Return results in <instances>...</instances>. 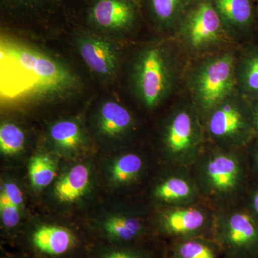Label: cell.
Segmentation results:
<instances>
[{
    "instance_id": "7",
    "label": "cell",
    "mask_w": 258,
    "mask_h": 258,
    "mask_svg": "<svg viewBox=\"0 0 258 258\" xmlns=\"http://www.w3.org/2000/svg\"><path fill=\"white\" fill-rule=\"evenodd\" d=\"M80 55L94 74L111 77L118 69V57L111 42L96 35H86L78 41Z\"/></svg>"
},
{
    "instance_id": "16",
    "label": "cell",
    "mask_w": 258,
    "mask_h": 258,
    "mask_svg": "<svg viewBox=\"0 0 258 258\" xmlns=\"http://www.w3.org/2000/svg\"><path fill=\"white\" fill-rule=\"evenodd\" d=\"M237 81L244 96L258 100V47L249 49L241 60Z\"/></svg>"
},
{
    "instance_id": "3",
    "label": "cell",
    "mask_w": 258,
    "mask_h": 258,
    "mask_svg": "<svg viewBox=\"0 0 258 258\" xmlns=\"http://www.w3.org/2000/svg\"><path fill=\"white\" fill-rule=\"evenodd\" d=\"M237 82L235 57L224 53L205 61L194 74V98L205 111H212L230 97Z\"/></svg>"
},
{
    "instance_id": "15",
    "label": "cell",
    "mask_w": 258,
    "mask_h": 258,
    "mask_svg": "<svg viewBox=\"0 0 258 258\" xmlns=\"http://www.w3.org/2000/svg\"><path fill=\"white\" fill-rule=\"evenodd\" d=\"M103 230L111 242L126 243L138 238L143 231V226L133 217L116 215L104 222Z\"/></svg>"
},
{
    "instance_id": "19",
    "label": "cell",
    "mask_w": 258,
    "mask_h": 258,
    "mask_svg": "<svg viewBox=\"0 0 258 258\" xmlns=\"http://www.w3.org/2000/svg\"><path fill=\"white\" fill-rule=\"evenodd\" d=\"M57 173V166L48 156L37 154L29 164V176L32 186L40 189L52 182Z\"/></svg>"
},
{
    "instance_id": "23",
    "label": "cell",
    "mask_w": 258,
    "mask_h": 258,
    "mask_svg": "<svg viewBox=\"0 0 258 258\" xmlns=\"http://www.w3.org/2000/svg\"><path fill=\"white\" fill-rule=\"evenodd\" d=\"M155 194L157 198L164 201H178L189 196L191 187L184 179L171 178L159 185L156 189Z\"/></svg>"
},
{
    "instance_id": "17",
    "label": "cell",
    "mask_w": 258,
    "mask_h": 258,
    "mask_svg": "<svg viewBox=\"0 0 258 258\" xmlns=\"http://www.w3.org/2000/svg\"><path fill=\"white\" fill-rule=\"evenodd\" d=\"M203 212L195 209L171 211L165 217L168 232L176 235H187L201 228L205 222Z\"/></svg>"
},
{
    "instance_id": "20",
    "label": "cell",
    "mask_w": 258,
    "mask_h": 258,
    "mask_svg": "<svg viewBox=\"0 0 258 258\" xmlns=\"http://www.w3.org/2000/svg\"><path fill=\"white\" fill-rule=\"evenodd\" d=\"M143 161L135 154H127L118 158L113 163L111 170V179L115 184L130 182L140 172Z\"/></svg>"
},
{
    "instance_id": "28",
    "label": "cell",
    "mask_w": 258,
    "mask_h": 258,
    "mask_svg": "<svg viewBox=\"0 0 258 258\" xmlns=\"http://www.w3.org/2000/svg\"><path fill=\"white\" fill-rule=\"evenodd\" d=\"M251 111H252V126L254 132L258 134V100L252 101L251 104Z\"/></svg>"
},
{
    "instance_id": "21",
    "label": "cell",
    "mask_w": 258,
    "mask_h": 258,
    "mask_svg": "<svg viewBox=\"0 0 258 258\" xmlns=\"http://www.w3.org/2000/svg\"><path fill=\"white\" fill-rule=\"evenodd\" d=\"M191 0H150L153 15L159 23L170 25L175 23L187 8Z\"/></svg>"
},
{
    "instance_id": "24",
    "label": "cell",
    "mask_w": 258,
    "mask_h": 258,
    "mask_svg": "<svg viewBox=\"0 0 258 258\" xmlns=\"http://www.w3.org/2000/svg\"><path fill=\"white\" fill-rule=\"evenodd\" d=\"M176 258H216V254L205 242L189 240L179 244L176 249Z\"/></svg>"
},
{
    "instance_id": "27",
    "label": "cell",
    "mask_w": 258,
    "mask_h": 258,
    "mask_svg": "<svg viewBox=\"0 0 258 258\" xmlns=\"http://www.w3.org/2000/svg\"><path fill=\"white\" fill-rule=\"evenodd\" d=\"M96 258H145L144 254L138 251L125 248L107 249L100 252Z\"/></svg>"
},
{
    "instance_id": "1",
    "label": "cell",
    "mask_w": 258,
    "mask_h": 258,
    "mask_svg": "<svg viewBox=\"0 0 258 258\" xmlns=\"http://www.w3.org/2000/svg\"><path fill=\"white\" fill-rule=\"evenodd\" d=\"M64 64L41 51L13 40L0 44V95L5 101L60 97L77 88Z\"/></svg>"
},
{
    "instance_id": "13",
    "label": "cell",
    "mask_w": 258,
    "mask_h": 258,
    "mask_svg": "<svg viewBox=\"0 0 258 258\" xmlns=\"http://www.w3.org/2000/svg\"><path fill=\"white\" fill-rule=\"evenodd\" d=\"M130 112L115 101H107L98 113V128L103 135L113 137L128 130L132 123Z\"/></svg>"
},
{
    "instance_id": "26",
    "label": "cell",
    "mask_w": 258,
    "mask_h": 258,
    "mask_svg": "<svg viewBox=\"0 0 258 258\" xmlns=\"http://www.w3.org/2000/svg\"><path fill=\"white\" fill-rule=\"evenodd\" d=\"M9 203L21 208L23 205V195L15 183L7 182L2 188L1 196Z\"/></svg>"
},
{
    "instance_id": "11",
    "label": "cell",
    "mask_w": 258,
    "mask_h": 258,
    "mask_svg": "<svg viewBox=\"0 0 258 258\" xmlns=\"http://www.w3.org/2000/svg\"><path fill=\"white\" fill-rule=\"evenodd\" d=\"M89 184V169L83 164H78L57 181L54 193L60 203H75L84 196Z\"/></svg>"
},
{
    "instance_id": "8",
    "label": "cell",
    "mask_w": 258,
    "mask_h": 258,
    "mask_svg": "<svg viewBox=\"0 0 258 258\" xmlns=\"http://www.w3.org/2000/svg\"><path fill=\"white\" fill-rule=\"evenodd\" d=\"M90 21L105 32L128 30L135 20V11L128 0H96L91 7Z\"/></svg>"
},
{
    "instance_id": "18",
    "label": "cell",
    "mask_w": 258,
    "mask_h": 258,
    "mask_svg": "<svg viewBox=\"0 0 258 258\" xmlns=\"http://www.w3.org/2000/svg\"><path fill=\"white\" fill-rule=\"evenodd\" d=\"M50 137L56 147L62 150H76L84 144L82 130L74 120L56 122L50 127Z\"/></svg>"
},
{
    "instance_id": "25",
    "label": "cell",
    "mask_w": 258,
    "mask_h": 258,
    "mask_svg": "<svg viewBox=\"0 0 258 258\" xmlns=\"http://www.w3.org/2000/svg\"><path fill=\"white\" fill-rule=\"evenodd\" d=\"M2 221L7 229L15 228L20 220V208L0 197Z\"/></svg>"
},
{
    "instance_id": "6",
    "label": "cell",
    "mask_w": 258,
    "mask_h": 258,
    "mask_svg": "<svg viewBox=\"0 0 258 258\" xmlns=\"http://www.w3.org/2000/svg\"><path fill=\"white\" fill-rule=\"evenodd\" d=\"M30 242L37 253L49 258H61L77 248L79 238L67 227L42 225L32 232Z\"/></svg>"
},
{
    "instance_id": "29",
    "label": "cell",
    "mask_w": 258,
    "mask_h": 258,
    "mask_svg": "<svg viewBox=\"0 0 258 258\" xmlns=\"http://www.w3.org/2000/svg\"><path fill=\"white\" fill-rule=\"evenodd\" d=\"M252 208L254 215L258 218V191L254 194L252 198Z\"/></svg>"
},
{
    "instance_id": "4",
    "label": "cell",
    "mask_w": 258,
    "mask_h": 258,
    "mask_svg": "<svg viewBox=\"0 0 258 258\" xmlns=\"http://www.w3.org/2000/svg\"><path fill=\"white\" fill-rule=\"evenodd\" d=\"M222 20L212 2L202 1L190 9L182 25V35L188 45L201 50L220 41Z\"/></svg>"
},
{
    "instance_id": "30",
    "label": "cell",
    "mask_w": 258,
    "mask_h": 258,
    "mask_svg": "<svg viewBox=\"0 0 258 258\" xmlns=\"http://www.w3.org/2000/svg\"><path fill=\"white\" fill-rule=\"evenodd\" d=\"M255 157H256V161H257V165H258V145L257 147V150H256Z\"/></svg>"
},
{
    "instance_id": "5",
    "label": "cell",
    "mask_w": 258,
    "mask_h": 258,
    "mask_svg": "<svg viewBox=\"0 0 258 258\" xmlns=\"http://www.w3.org/2000/svg\"><path fill=\"white\" fill-rule=\"evenodd\" d=\"M226 99L212 110L209 130L215 138L244 140L254 132L250 105Z\"/></svg>"
},
{
    "instance_id": "12",
    "label": "cell",
    "mask_w": 258,
    "mask_h": 258,
    "mask_svg": "<svg viewBox=\"0 0 258 258\" xmlns=\"http://www.w3.org/2000/svg\"><path fill=\"white\" fill-rule=\"evenodd\" d=\"M240 174L238 163L230 156H217L207 166V176L210 184L220 192L233 189L238 182Z\"/></svg>"
},
{
    "instance_id": "2",
    "label": "cell",
    "mask_w": 258,
    "mask_h": 258,
    "mask_svg": "<svg viewBox=\"0 0 258 258\" xmlns=\"http://www.w3.org/2000/svg\"><path fill=\"white\" fill-rule=\"evenodd\" d=\"M176 74V60L170 50L161 44L144 47L134 60L132 83L136 96L153 108L169 94Z\"/></svg>"
},
{
    "instance_id": "9",
    "label": "cell",
    "mask_w": 258,
    "mask_h": 258,
    "mask_svg": "<svg viewBox=\"0 0 258 258\" xmlns=\"http://www.w3.org/2000/svg\"><path fill=\"white\" fill-rule=\"evenodd\" d=\"M196 122L186 109L175 113L168 125L165 135L166 147L172 154L181 155L192 149L196 142Z\"/></svg>"
},
{
    "instance_id": "22",
    "label": "cell",
    "mask_w": 258,
    "mask_h": 258,
    "mask_svg": "<svg viewBox=\"0 0 258 258\" xmlns=\"http://www.w3.org/2000/svg\"><path fill=\"white\" fill-rule=\"evenodd\" d=\"M25 137L18 125L5 123L0 127V150L4 155L14 156L23 151Z\"/></svg>"
},
{
    "instance_id": "14",
    "label": "cell",
    "mask_w": 258,
    "mask_h": 258,
    "mask_svg": "<svg viewBox=\"0 0 258 258\" xmlns=\"http://www.w3.org/2000/svg\"><path fill=\"white\" fill-rule=\"evenodd\" d=\"M217 13L232 26L247 28L253 21V8L250 0H212Z\"/></svg>"
},
{
    "instance_id": "10",
    "label": "cell",
    "mask_w": 258,
    "mask_h": 258,
    "mask_svg": "<svg viewBox=\"0 0 258 258\" xmlns=\"http://www.w3.org/2000/svg\"><path fill=\"white\" fill-rule=\"evenodd\" d=\"M225 239L232 248L252 250L258 248V226L247 213H236L229 220Z\"/></svg>"
}]
</instances>
